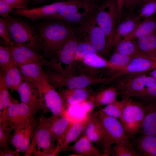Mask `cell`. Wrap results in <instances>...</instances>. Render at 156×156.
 <instances>
[{"mask_svg":"<svg viewBox=\"0 0 156 156\" xmlns=\"http://www.w3.org/2000/svg\"><path fill=\"white\" fill-rule=\"evenodd\" d=\"M64 151H70L81 156H104L89 139L83 135L75 143L69 146Z\"/></svg>","mask_w":156,"mask_h":156,"instance_id":"22","label":"cell"},{"mask_svg":"<svg viewBox=\"0 0 156 156\" xmlns=\"http://www.w3.org/2000/svg\"><path fill=\"white\" fill-rule=\"evenodd\" d=\"M12 129L6 121L0 122V147L2 149L9 146L13 134Z\"/></svg>","mask_w":156,"mask_h":156,"instance_id":"39","label":"cell"},{"mask_svg":"<svg viewBox=\"0 0 156 156\" xmlns=\"http://www.w3.org/2000/svg\"><path fill=\"white\" fill-rule=\"evenodd\" d=\"M38 29L43 42L42 50L49 55H55L68 39L76 35L71 24L60 20L42 25Z\"/></svg>","mask_w":156,"mask_h":156,"instance_id":"1","label":"cell"},{"mask_svg":"<svg viewBox=\"0 0 156 156\" xmlns=\"http://www.w3.org/2000/svg\"><path fill=\"white\" fill-rule=\"evenodd\" d=\"M97 4L77 0L64 6L56 13L45 19L60 20L71 24H79L94 11Z\"/></svg>","mask_w":156,"mask_h":156,"instance_id":"9","label":"cell"},{"mask_svg":"<svg viewBox=\"0 0 156 156\" xmlns=\"http://www.w3.org/2000/svg\"><path fill=\"white\" fill-rule=\"evenodd\" d=\"M119 81L117 88L126 96L136 98L156 83V79L143 74L126 77Z\"/></svg>","mask_w":156,"mask_h":156,"instance_id":"12","label":"cell"},{"mask_svg":"<svg viewBox=\"0 0 156 156\" xmlns=\"http://www.w3.org/2000/svg\"><path fill=\"white\" fill-rule=\"evenodd\" d=\"M137 0H131L129 10L131 11L135 8L136 6Z\"/></svg>","mask_w":156,"mask_h":156,"instance_id":"51","label":"cell"},{"mask_svg":"<svg viewBox=\"0 0 156 156\" xmlns=\"http://www.w3.org/2000/svg\"><path fill=\"white\" fill-rule=\"evenodd\" d=\"M79 103L88 113L92 112L96 107L93 102L89 98Z\"/></svg>","mask_w":156,"mask_h":156,"instance_id":"46","label":"cell"},{"mask_svg":"<svg viewBox=\"0 0 156 156\" xmlns=\"http://www.w3.org/2000/svg\"><path fill=\"white\" fill-rule=\"evenodd\" d=\"M5 19L8 23L14 42L35 51L40 49L42 50V39L33 27L26 22L10 15Z\"/></svg>","mask_w":156,"mask_h":156,"instance_id":"3","label":"cell"},{"mask_svg":"<svg viewBox=\"0 0 156 156\" xmlns=\"http://www.w3.org/2000/svg\"><path fill=\"white\" fill-rule=\"evenodd\" d=\"M37 87L39 92L41 110L44 113L50 112L52 115L57 116L66 114V108L60 95L48 81Z\"/></svg>","mask_w":156,"mask_h":156,"instance_id":"10","label":"cell"},{"mask_svg":"<svg viewBox=\"0 0 156 156\" xmlns=\"http://www.w3.org/2000/svg\"><path fill=\"white\" fill-rule=\"evenodd\" d=\"M79 0L62 1L43 6L25 9H16L13 11L14 15L23 16L33 21L44 18L56 13L64 6Z\"/></svg>","mask_w":156,"mask_h":156,"instance_id":"16","label":"cell"},{"mask_svg":"<svg viewBox=\"0 0 156 156\" xmlns=\"http://www.w3.org/2000/svg\"><path fill=\"white\" fill-rule=\"evenodd\" d=\"M117 89L114 87L106 88L99 92L94 96L89 97L96 107L107 105L116 100Z\"/></svg>","mask_w":156,"mask_h":156,"instance_id":"30","label":"cell"},{"mask_svg":"<svg viewBox=\"0 0 156 156\" xmlns=\"http://www.w3.org/2000/svg\"><path fill=\"white\" fill-rule=\"evenodd\" d=\"M48 82L56 89L86 88L96 84L111 83L109 77L102 78L86 75L65 76L51 70L46 71Z\"/></svg>","mask_w":156,"mask_h":156,"instance_id":"5","label":"cell"},{"mask_svg":"<svg viewBox=\"0 0 156 156\" xmlns=\"http://www.w3.org/2000/svg\"><path fill=\"white\" fill-rule=\"evenodd\" d=\"M115 52H117L133 58L144 57L145 55L140 52L137 48L135 43L132 41L123 38L116 44Z\"/></svg>","mask_w":156,"mask_h":156,"instance_id":"31","label":"cell"},{"mask_svg":"<svg viewBox=\"0 0 156 156\" xmlns=\"http://www.w3.org/2000/svg\"><path fill=\"white\" fill-rule=\"evenodd\" d=\"M113 153L115 156H139L129 140L115 144Z\"/></svg>","mask_w":156,"mask_h":156,"instance_id":"33","label":"cell"},{"mask_svg":"<svg viewBox=\"0 0 156 156\" xmlns=\"http://www.w3.org/2000/svg\"><path fill=\"white\" fill-rule=\"evenodd\" d=\"M131 0H124V7L129 10Z\"/></svg>","mask_w":156,"mask_h":156,"instance_id":"52","label":"cell"},{"mask_svg":"<svg viewBox=\"0 0 156 156\" xmlns=\"http://www.w3.org/2000/svg\"><path fill=\"white\" fill-rule=\"evenodd\" d=\"M20 155L16 152L12 150L9 146L0 150V156H19Z\"/></svg>","mask_w":156,"mask_h":156,"instance_id":"48","label":"cell"},{"mask_svg":"<svg viewBox=\"0 0 156 156\" xmlns=\"http://www.w3.org/2000/svg\"><path fill=\"white\" fill-rule=\"evenodd\" d=\"M140 20L138 15L129 18L117 25L112 36V49L116 46L122 38L131 31Z\"/></svg>","mask_w":156,"mask_h":156,"instance_id":"24","label":"cell"},{"mask_svg":"<svg viewBox=\"0 0 156 156\" xmlns=\"http://www.w3.org/2000/svg\"><path fill=\"white\" fill-rule=\"evenodd\" d=\"M119 14V21L122 17V10L124 7V0H116Z\"/></svg>","mask_w":156,"mask_h":156,"instance_id":"49","label":"cell"},{"mask_svg":"<svg viewBox=\"0 0 156 156\" xmlns=\"http://www.w3.org/2000/svg\"><path fill=\"white\" fill-rule=\"evenodd\" d=\"M138 16L140 19L146 18L156 13V1L148 3L141 7Z\"/></svg>","mask_w":156,"mask_h":156,"instance_id":"41","label":"cell"},{"mask_svg":"<svg viewBox=\"0 0 156 156\" xmlns=\"http://www.w3.org/2000/svg\"><path fill=\"white\" fill-rule=\"evenodd\" d=\"M58 90V92L66 108L79 103L89 97V92L86 88H60Z\"/></svg>","mask_w":156,"mask_h":156,"instance_id":"21","label":"cell"},{"mask_svg":"<svg viewBox=\"0 0 156 156\" xmlns=\"http://www.w3.org/2000/svg\"><path fill=\"white\" fill-rule=\"evenodd\" d=\"M151 76L156 79V68L148 72Z\"/></svg>","mask_w":156,"mask_h":156,"instance_id":"54","label":"cell"},{"mask_svg":"<svg viewBox=\"0 0 156 156\" xmlns=\"http://www.w3.org/2000/svg\"><path fill=\"white\" fill-rule=\"evenodd\" d=\"M0 71L3 74L6 84L11 93L14 91L17 92L23 81L18 67L14 64L3 72Z\"/></svg>","mask_w":156,"mask_h":156,"instance_id":"28","label":"cell"},{"mask_svg":"<svg viewBox=\"0 0 156 156\" xmlns=\"http://www.w3.org/2000/svg\"><path fill=\"white\" fill-rule=\"evenodd\" d=\"M0 46V66L1 71L3 72L15 64L13 60L10 48L7 45Z\"/></svg>","mask_w":156,"mask_h":156,"instance_id":"37","label":"cell"},{"mask_svg":"<svg viewBox=\"0 0 156 156\" xmlns=\"http://www.w3.org/2000/svg\"><path fill=\"white\" fill-rule=\"evenodd\" d=\"M26 126L18 127L13 130L11 142L17 149H19L22 142Z\"/></svg>","mask_w":156,"mask_h":156,"instance_id":"42","label":"cell"},{"mask_svg":"<svg viewBox=\"0 0 156 156\" xmlns=\"http://www.w3.org/2000/svg\"><path fill=\"white\" fill-rule=\"evenodd\" d=\"M133 57L117 52H115L108 61L107 68L116 72L125 68L129 64Z\"/></svg>","mask_w":156,"mask_h":156,"instance_id":"32","label":"cell"},{"mask_svg":"<svg viewBox=\"0 0 156 156\" xmlns=\"http://www.w3.org/2000/svg\"><path fill=\"white\" fill-rule=\"evenodd\" d=\"M59 147L46 150L40 151L34 148L32 152L34 156H56L59 153Z\"/></svg>","mask_w":156,"mask_h":156,"instance_id":"45","label":"cell"},{"mask_svg":"<svg viewBox=\"0 0 156 156\" xmlns=\"http://www.w3.org/2000/svg\"><path fill=\"white\" fill-rule=\"evenodd\" d=\"M134 143L140 156H156V135H143L136 138Z\"/></svg>","mask_w":156,"mask_h":156,"instance_id":"25","label":"cell"},{"mask_svg":"<svg viewBox=\"0 0 156 156\" xmlns=\"http://www.w3.org/2000/svg\"><path fill=\"white\" fill-rule=\"evenodd\" d=\"M135 44L137 49L143 54L156 57V30L138 38Z\"/></svg>","mask_w":156,"mask_h":156,"instance_id":"27","label":"cell"},{"mask_svg":"<svg viewBox=\"0 0 156 156\" xmlns=\"http://www.w3.org/2000/svg\"><path fill=\"white\" fill-rule=\"evenodd\" d=\"M156 1V0H137L136 6L140 7L149 3Z\"/></svg>","mask_w":156,"mask_h":156,"instance_id":"50","label":"cell"},{"mask_svg":"<svg viewBox=\"0 0 156 156\" xmlns=\"http://www.w3.org/2000/svg\"><path fill=\"white\" fill-rule=\"evenodd\" d=\"M92 54H99L96 50L90 43L83 40H79L74 58V61H81L86 57Z\"/></svg>","mask_w":156,"mask_h":156,"instance_id":"34","label":"cell"},{"mask_svg":"<svg viewBox=\"0 0 156 156\" xmlns=\"http://www.w3.org/2000/svg\"><path fill=\"white\" fill-rule=\"evenodd\" d=\"M125 96L123 99L124 107L119 120L128 137L133 138L141 129L145 114V107L129 97Z\"/></svg>","mask_w":156,"mask_h":156,"instance_id":"6","label":"cell"},{"mask_svg":"<svg viewBox=\"0 0 156 156\" xmlns=\"http://www.w3.org/2000/svg\"><path fill=\"white\" fill-rule=\"evenodd\" d=\"M101 121L104 131L102 142L104 148V156L110 155L111 146L114 144L129 140L124 127L118 118L105 114L101 109L99 111Z\"/></svg>","mask_w":156,"mask_h":156,"instance_id":"8","label":"cell"},{"mask_svg":"<svg viewBox=\"0 0 156 156\" xmlns=\"http://www.w3.org/2000/svg\"><path fill=\"white\" fill-rule=\"evenodd\" d=\"M16 9H22L21 7L9 4L4 0H0V15L4 19L10 15L9 13Z\"/></svg>","mask_w":156,"mask_h":156,"instance_id":"43","label":"cell"},{"mask_svg":"<svg viewBox=\"0 0 156 156\" xmlns=\"http://www.w3.org/2000/svg\"><path fill=\"white\" fill-rule=\"evenodd\" d=\"M92 112L87 114L81 120L73 123L63 143L59 148V153L62 151H64L71 143L76 140L82 134L90 120Z\"/></svg>","mask_w":156,"mask_h":156,"instance_id":"20","label":"cell"},{"mask_svg":"<svg viewBox=\"0 0 156 156\" xmlns=\"http://www.w3.org/2000/svg\"><path fill=\"white\" fill-rule=\"evenodd\" d=\"M42 65L30 64L18 66L23 81L30 82L36 87L48 81L46 71L42 69Z\"/></svg>","mask_w":156,"mask_h":156,"instance_id":"18","label":"cell"},{"mask_svg":"<svg viewBox=\"0 0 156 156\" xmlns=\"http://www.w3.org/2000/svg\"><path fill=\"white\" fill-rule=\"evenodd\" d=\"M33 2L35 3H39L44 2L49 0H32Z\"/></svg>","mask_w":156,"mask_h":156,"instance_id":"55","label":"cell"},{"mask_svg":"<svg viewBox=\"0 0 156 156\" xmlns=\"http://www.w3.org/2000/svg\"><path fill=\"white\" fill-rule=\"evenodd\" d=\"M53 116L47 118L42 115L39 119L38 127L35 130L32 142L25 155L29 156L34 149L46 150L58 147L53 143L54 139L51 133L50 127Z\"/></svg>","mask_w":156,"mask_h":156,"instance_id":"11","label":"cell"},{"mask_svg":"<svg viewBox=\"0 0 156 156\" xmlns=\"http://www.w3.org/2000/svg\"><path fill=\"white\" fill-rule=\"evenodd\" d=\"M86 65L91 68H99L107 67L108 61L98 54H90L81 61Z\"/></svg>","mask_w":156,"mask_h":156,"instance_id":"38","label":"cell"},{"mask_svg":"<svg viewBox=\"0 0 156 156\" xmlns=\"http://www.w3.org/2000/svg\"><path fill=\"white\" fill-rule=\"evenodd\" d=\"M36 123L34 120L26 126L22 142L18 150L20 151L25 153L28 150L34 134Z\"/></svg>","mask_w":156,"mask_h":156,"instance_id":"35","label":"cell"},{"mask_svg":"<svg viewBox=\"0 0 156 156\" xmlns=\"http://www.w3.org/2000/svg\"><path fill=\"white\" fill-rule=\"evenodd\" d=\"M124 107V103L123 100L120 101L116 100L106 105L101 110L107 115L120 119Z\"/></svg>","mask_w":156,"mask_h":156,"instance_id":"36","label":"cell"},{"mask_svg":"<svg viewBox=\"0 0 156 156\" xmlns=\"http://www.w3.org/2000/svg\"><path fill=\"white\" fill-rule=\"evenodd\" d=\"M156 68V57L145 56L133 57L123 69L116 71L110 78L113 82L126 76L129 77L146 73Z\"/></svg>","mask_w":156,"mask_h":156,"instance_id":"13","label":"cell"},{"mask_svg":"<svg viewBox=\"0 0 156 156\" xmlns=\"http://www.w3.org/2000/svg\"><path fill=\"white\" fill-rule=\"evenodd\" d=\"M7 3L19 7L22 9L27 8V6L31 0H4Z\"/></svg>","mask_w":156,"mask_h":156,"instance_id":"47","label":"cell"},{"mask_svg":"<svg viewBox=\"0 0 156 156\" xmlns=\"http://www.w3.org/2000/svg\"><path fill=\"white\" fill-rule=\"evenodd\" d=\"M17 92L21 102L30 107L34 115L41 110L39 90L36 86L30 82L23 81Z\"/></svg>","mask_w":156,"mask_h":156,"instance_id":"17","label":"cell"},{"mask_svg":"<svg viewBox=\"0 0 156 156\" xmlns=\"http://www.w3.org/2000/svg\"><path fill=\"white\" fill-rule=\"evenodd\" d=\"M79 42L76 35L70 38L56 54L47 61L46 66L62 75H73L74 58Z\"/></svg>","mask_w":156,"mask_h":156,"instance_id":"2","label":"cell"},{"mask_svg":"<svg viewBox=\"0 0 156 156\" xmlns=\"http://www.w3.org/2000/svg\"><path fill=\"white\" fill-rule=\"evenodd\" d=\"M5 83L2 73H0V120H6L8 107L14 102L17 101L11 97Z\"/></svg>","mask_w":156,"mask_h":156,"instance_id":"29","label":"cell"},{"mask_svg":"<svg viewBox=\"0 0 156 156\" xmlns=\"http://www.w3.org/2000/svg\"><path fill=\"white\" fill-rule=\"evenodd\" d=\"M97 22L106 38V53L112 49L111 42L114 31L119 21V14L116 0H104L96 4L95 9Z\"/></svg>","mask_w":156,"mask_h":156,"instance_id":"4","label":"cell"},{"mask_svg":"<svg viewBox=\"0 0 156 156\" xmlns=\"http://www.w3.org/2000/svg\"><path fill=\"white\" fill-rule=\"evenodd\" d=\"M79 24V36L82 40L90 43L96 50L99 55L106 53V38L96 21L95 9Z\"/></svg>","mask_w":156,"mask_h":156,"instance_id":"7","label":"cell"},{"mask_svg":"<svg viewBox=\"0 0 156 156\" xmlns=\"http://www.w3.org/2000/svg\"><path fill=\"white\" fill-rule=\"evenodd\" d=\"M62 1H66L70 0H61ZM87 1L89 2L96 4L99 3L101 0H79Z\"/></svg>","mask_w":156,"mask_h":156,"instance_id":"53","label":"cell"},{"mask_svg":"<svg viewBox=\"0 0 156 156\" xmlns=\"http://www.w3.org/2000/svg\"><path fill=\"white\" fill-rule=\"evenodd\" d=\"M31 109L25 104L17 101L11 103L8 107L6 121L14 130L25 126L35 120Z\"/></svg>","mask_w":156,"mask_h":156,"instance_id":"14","label":"cell"},{"mask_svg":"<svg viewBox=\"0 0 156 156\" xmlns=\"http://www.w3.org/2000/svg\"><path fill=\"white\" fill-rule=\"evenodd\" d=\"M53 116L50 130L51 135L57 141V146L59 148L63 143L73 122L66 114L60 116Z\"/></svg>","mask_w":156,"mask_h":156,"instance_id":"19","label":"cell"},{"mask_svg":"<svg viewBox=\"0 0 156 156\" xmlns=\"http://www.w3.org/2000/svg\"><path fill=\"white\" fill-rule=\"evenodd\" d=\"M8 46L11 49L14 62L17 66L30 64L46 65L47 61L35 50L12 42Z\"/></svg>","mask_w":156,"mask_h":156,"instance_id":"15","label":"cell"},{"mask_svg":"<svg viewBox=\"0 0 156 156\" xmlns=\"http://www.w3.org/2000/svg\"><path fill=\"white\" fill-rule=\"evenodd\" d=\"M136 98L149 102L156 101V83L142 92Z\"/></svg>","mask_w":156,"mask_h":156,"instance_id":"44","label":"cell"},{"mask_svg":"<svg viewBox=\"0 0 156 156\" xmlns=\"http://www.w3.org/2000/svg\"><path fill=\"white\" fill-rule=\"evenodd\" d=\"M0 36L4 43L9 45L12 42V36L6 21L3 18H0Z\"/></svg>","mask_w":156,"mask_h":156,"instance_id":"40","label":"cell"},{"mask_svg":"<svg viewBox=\"0 0 156 156\" xmlns=\"http://www.w3.org/2000/svg\"><path fill=\"white\" fill-rule=\"evenodd\" d=\"M146 113L142 125L143 135H156V101L149 102L145 107Z\"/></svg>","mask_w":156,"mask_h":156,"instance_id":"26","label":"cell"},{"mask_svg":"<svg viewBox=\"0 0 156 156\" xmlns=\"http://www.w3.org/2000/svg\"><path fill=\"white\" fill-rule=\"evenodd\" d=\"M156 30V19L153 16L139 22L133 30L123 38L131 41L150 34Z\"/></svg>","mask_w":156,"mask_h":156,"instance_id":"23","label":"cell"},{"mask_svg":"<svg viewBox=\"0 0 156 156\" xmlns=\"http://www.w3.org/2000/svg\"><path fill=\"white\" fill-rule=\"evenodd\" d=\"M68 156H81V155H79V154H77V153H73L70 154L69 155H68Z\"/></svg>","mask_w":156,"mask_h":156,"instance_id":"56","label":"cell"}]
</instances>
